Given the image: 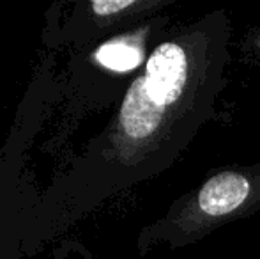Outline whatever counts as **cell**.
<instances>
[{"label":"cell","mask_w":260,"mask_h":259,"mask_svg":"<svg viewBox=\"0 0 260 259\" xmlns=\"http://www.w3.org/2000/svg\"><path fill=\"white\" fill-rule=\"evenodd\" d=\"M188 82V55L177 43H163L145 64V75L135 80L120 108V126L133 140L151 137L165 110L179 100Z\"/></svg>","instance_id":"1"},{"label":"cell","mask_w":260,"mask_h":259,"mask_svg":"<svg viewBox=\"0 0 260 259\" xmlns=\"http://www.w3.org/2000/svg\"><path fill=\"white\" fill-rule=\"evenodd\" d=\"M250 194V183L239 172H221L211 178L199 192V206L204 213L216 215L232 213Z\"/></svg>","instance_id":"2"},{"label":"cell","mask_w":260,"mask_h":259,"mask_svg":"<svg viewBox=\"0 0 260 259\" xmlns=\"http://www.w3.org/2000/svg\"><path fill=\"white\" fill-rule=\"evenodd\" d=\"M96 59L105 68H110L113 71H129L142 63V53L137 46L129 45V43L113 41L106 43L98 50Z\"/></svg>","instance_id":"3"},{"label":"cell","mask_w":260,"mask_h":259,"mask_svg":"<svg viewBox=\"0 0 260 259\" xmlns=\"http://www.w3.org/2000/svg\"><path fill=\"white\" fill-rule=\"evenodd\" d=\"M133 4V0H98V2H92V9L100 16H108V14H115L119 11L127 9Z\"/></svg>","instance_id":"4"}]
</instances>
